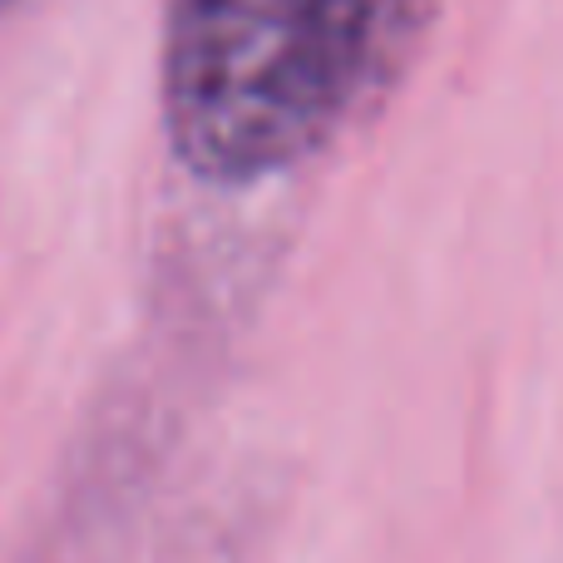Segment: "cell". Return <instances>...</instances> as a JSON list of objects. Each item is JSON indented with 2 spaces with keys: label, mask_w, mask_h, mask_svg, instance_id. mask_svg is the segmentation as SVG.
<instances>
[{
  "label": "cell",
  "mask_w": 563,
  "mask_h": 563,
  "mask_svg": "<svg viewBox=\"0 0 563 563\" xmlns=\"http://www.w3.org/2000/svg\"><path fill=\"white\" fill-rule=\"evenodd\" d=\"M440 0H168L158 114L184 174H291L416 59Z\"/></svg>",
  "instance_id": "cell-1"
},
{
  "label": "cell",
  "mask_w": 563,
  "mask_h": 563,
  "mask_svg": "<svg viewBox=\"0 0 563 563\" xmlns=\"http://www.w3.org/2000/svg\"><path fill=\"white\" fill-rule=\"evenodd\" d=\"M5 5H10V0H0V10H5Z\"/></svg>",
  "instance_id": "cell-2"
}]
</instances>
